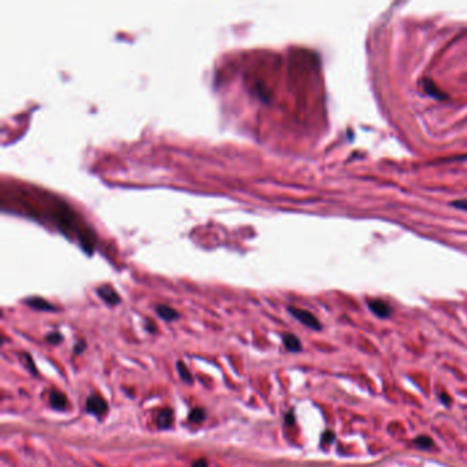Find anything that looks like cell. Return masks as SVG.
Returning <instances> with one entry per match:
<instances>
[{
  "instance_id": "6da1fadb",
  "label": "cell",
  "mask_w": 467,
  "mask_h": 467,
  "mask_svg": "<svg viewBox=\"0 0 467 467\" xmlns=\"http://www.w3.org/2000/svg\"><path fill=\"white\" fill-rule=\"evenodd\" d=\"M288 311L291 313V314L297 319V321H300L301 324L307 326V328L314 329V330H321L322 329V325L318 321V318L315 317L313 313L307 310H303V308H297V307H288Z\"/></svg>"
},
{
  "instance_id": "7a4b0ae2",
  "label": "cell",
  "mask_w": 467,
  "mask_h": 467,
  "mask_svg": "<svg viewBox=\"0 0 467 467\" xmlns=\"http://www.w3.org/2000/svg\"><path fill=\"white\" fill-rule=\"evenodd\" d=\"M85 410L88 414H92V415L100 417V415H103V414L107 413L108 404L106 403V400H104L102 396L90 395L89 397L86 399Z\"/></svg>"
},
{
  "instance_id": "3957f363",
  "label": "cell",
  "mask_w": 467,
  "mask_h": 467,
  "mask_svg": "<svg viewBox=\"0 0 467 467\" xmlns=\"http://www.w3.org/2000/svg\"><path fill=\"white\" fill-rule=\"evenodd\" d=\"M368 308L371 310L373 314H376L380 318H388L389 315L392 314V308L391 305L386 304L384 300H380V299H371V300L367 301Z\"/></svg>"
},
{
  "instance_id": "277c9868",
  "label": "cell",
  "mask_w": 467,
  "mask_h": 467,
  "mask_svg": "<svg viewBox=\"0 0 467 467\" xmlns=\"http://www.w3.org/2000/svg\"><path fill=\"white\" fill-rule=\"evenodd\" d=\"M98 295L103 299L107 304L110 305H117L121 301V297L117 293V291L111 287V285H102L98 288Z\"/></svg>"
},
{
  "instance_id": "5b68a950",
  "label": "cell",
  "mask_w": 467,
  "mask_h": 467,
  "mask_svg": "<svg viewBox=\"0 0 467 467\" xmlns=\"http://www.w3.org/2000/svg\"><path fill=\"white\" fill-rule=\"evenodd\" d=\"M173 419H174V415L170 409L159 410L155 415V423L159 429H169L173 426Z\"/></svg>"
},
{
  "instance_id": "8992f818",
  "label": "cell",
  "mask_w": 467,
  "mask_h": 467,
  "mask_svg": "<svg viewBox=\"0 0 467 467\" xmlns=\"http://www.w3.org/2000/svg\"><path fill=\"white\" fill-rule=\"evenodd\" d=\"M422 88H423V90L429 95V96L433 98V99L443 100V99H447V98H448V95L445 94V92H443V90L437 86L436 82L433 81V80H430V78H423Z\"/></svg>"
},
{
  "instance_id": "52a82bcc",
  "label": "cell",
  "mask_w": 467,
  "mask_h": 467,
  "mask_svg": "<svg viewBox=\"0 0 467 467\" xmlns=\"http://www.w3.org/2000/svg\"><path fill=\"white\" fill-rule=\"evenodd\" d=\"M25 303H26L29 307H32V308H35V310H39V311H54L55 310V307L51 304L50 301H47L45 299H43V297H39V296L27 297V299H25Z\"/></svg>"
},
{
  "instance_id": "ba28073f",
  "label": "cell",
  "mask_w": 467,
  "mask_h": 467,
  "mask_svg": "<svg viewBox=\"0 0 467 467\" xmlns=\"http://www.w3.org/2000/svg\"><path fill=\"white\" fill-rule=\"evenodd\" d=\"M50 404L54 407L55 410H59V411H62V410L66 409V406H68V397L63 395L60 391H51L50 392Z\"/></svg>"
},
{
  "instance_id": "9c48e42d",
  "label": "cell",
  "mask_w": 467,
  "mask_h": 467,
  "mask_svg": "<svg viewBox=\"0 0 467 467\" xmlns=\"http://www.w3.org/2000/svg\"><path fill=\"white\" fill-rule=\"evenodd\" d=\"M157 313L161 318H163L165 321H167V322L174 321V319H177L178 317H180L178 311L174 310L173 307H170V305H167V304H158Z\"/></svg>"
},
{
  "instance_id": "30bf717a",
  "label": "cell",
  "mask_w": 467,
  "mask_h": 467,
  "mask_svg": "<svg viewBox=\"0 0 467 467\" xmlns=\"http://www.w3.org/2000/svg\"><path fill=\"white\" fill-rule=\"evenodd\" d=\"M283 340L284 346H285V348H287L288 351H291V352H299V351H301L300 340H299L295 334L287 333V334H284L283 336Z\"/></svg>"
},
{
  "instance_id": "8fae6325",
  "label": "cell",
  "mask_w": 467,
  "mask_h": 467,
  "mask_svg": "<svg viewBox=\"0 0 467 467\" xmlns=\"http://www.w3.org/2000/svg\"><path fill=\"white\" fill-rule=\"evenodd\" d=\"M177 370H178V374H180V377H181V380H182V381L186 382V384H192V382H193L192 374H191V371H189V368L186 367V366H185V364L182 363L181 360H178V362H177Z\"/></svg>"
},
{
  "instance_id": "7c38bea8",
  "label": "cell",
  "mask_w": 467,
  "mask_h": 467,
  "mask_svg": "<svg viewBox=\"0 0 467 467\" xmlns=\"http://www.w3.org/2000/svg\"><path fill=\"white\" fill-rule=\"evenodd\" d=\"M206 419V411L202 407H198V409H193L191 413H189V421L193 423H200L203 422Z\"/></svg>"
},
{
  "instance_id": "4fadbf2b",
  "label": "cell",
  "mask_w": 467,
  "mask_h": 467,
  "mask_svg": "<svg viewBox=\"0 0 467 467\" xmlns=\"http://www.w3.org/2000/svg\"><path fill=\"white\" fill-rule=\"evenodd\" d=\"M414 444L417 445L418 448L429 449V448H431V447H433V444H434V443H433V440H431L430 437L421 436V437H418V439H415V440H414Z\"/></svg>"
},
{
  "instance_id": "5bb4252c",
  "label": "cell",
  "mask_w": 467,
  "mask_h": 467,
  "mask_svg": "<svg viewBox=\"0 0 467 467\" xmlns=\"http://www.w3.org/2000/svg\"><path fill=\"white\" fill-rule=\"evenodd\" d=\"M45 340L50 343V344H52V346H56V344L63 341V336L59 332H51L50 334H47Z\"/></svg>"
},
{
  "instance_id": "9a60e30c",
  "label": "cell",
  "mask_w": 467,
  "mask_h": 467,
  "mask_svg": "<svg viewBox=\"0 0 467 467\" xmlns=\"http://www.w3.org/2000/svg\"><path fill=\"white\" fill-rule=\"evenodd\" d=\"M334 433L330 430L325 431L324 434H322V444H330L333 440H334Z\"/></svg>"
},
{
  "instance_id": "2e32d148",
  "label": "cell",
  "mask_w": 467,
  "mask_h": 467,
  "mask_svg": "<svg viewBox=\"0 0 467 467\" xmlns=\"http://www.w3.org/2000/svg\"><path fill=\"white\" fill-rule=\"evenodd\" d=\"M85 348H86L85 341H84V340H80V341H78L76 344V347H74V354H77V355H78V354H81L82 351L85 350Z\"/></svg>"
},
{
  "instance_id": "e0dca14e",
  "label": "cell",
  "mask_w": 467,
  "mask_h": 467,
  "mask_svg": "<svg viewBox=\"0 0 467 467\" xmlns=\"http://www.w3.org/2000/svg\"><path fill=\"white\" fill-rule=\"evenodd\" d=\"M451 204L459 208V210H466L467 211V200H456V202H452Z\"/></svg>"
},
{
  "instance_id": "ac0fdd59",
  "label": "cell",
  "mask_w": 467,
  "mask_h": 467,
  "mask_svg": "<svg viewBox=\"0 0 467 467\" xmlns=\"http://www.w3.org/2000/svg\"><path fill=\"white\" fill-rule=\"evenodd\" d=\"M23 356H25V359L27 360V368H29V370H30L32 373L37 374V370H36V367H35V363H33V362H32L30 356L27 355V354H23Z\"/></svg>"
},
{
  "instance_id": "d6986e66",
  "label": "cell",
  "mask_w": 467,
  "mask_h": 467,
  "mask_svg": "<svg viewBox=\"0 0 467 467\" xmlns=\"http://www.w3.org/2000/svg\"><path fill=\"white\" fill-rule=\"evenodd\" d=\"M192 467H208L206 459H198L192 463Z\"/></svg>"
},
{
  "instance_id": "ffe728a7",
  "label": "cell",
  "mask_w": 467,
  "mask_h": 467,
  "mask_svg": "<svg viewBox=\"0 0 467 467\" xmlns=\"http://www.w3.org/2000/svg\"><path fill=\"white\" fill-rule=\"evenodd\" d=\"M145 328H147V330H148V332H151V333L157 332V325H155V322H152L151 319H147Z\"/></svg>"
},
{
  "instance_id": "44dd1931",
  "label": "cell",
  "mask_w": 467,
  "mask_h": 467,
  "mask_svg": "<svg viewBox=\"0 0 467 467\" xmlns=\"http://www.w3.org/2000/svg\"><path fill=\"white\" fill-rule=\"evenodd\" d=\"M440 399H441V401H443V403H445L447 406L451 404V399H449V396L447 395V393H441Z\"/></svg>"
}]
</instances>
